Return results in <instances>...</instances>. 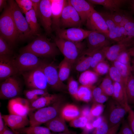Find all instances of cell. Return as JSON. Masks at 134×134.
Instances as JSON below:
<instances>
[{
    "instance_id": "obj_1",
    "label": "cell",
    "mask_w": 134,
    "mask_h": 134,
    "mask_svg": "<svg viewBox=\"0 0 134 134\" xmlns=\"http://www.w3.org/2000/svg\"><path fill=\"white\" fill-rule=\"evenodd\" d=\"M31 53L38 57L53 58L60 52L55 42L40 35L22 49V52Z\"/></svg>"
},
{
    "instance_id": "obj_2",
    "label": "cell",
    "mask_w": 134,
    "mask_h": 134,
    "mask_svg": "<svg viewBox=\"0 0 134 134\" xmlns=\"http://www.w3.org/2000/svg\"><path fill=\"white\" fill-rule=\"evenodd\" d=\"M63 102L62 98L50 105L30 112L28 116L30 126H40L60 115Z\"/></svg>"
},
{
    "instance_id": "obj_3",
    "label": "cell",
    "mask_w": 134,
    "mask_h": 134,
    "mask_svg": "<svg viewBox=\"0 0 134 134\" xmlns=\"http://www.w3.org/2000/svg\"><path fill=\"white\" fill-rule=\"evenodd\" d=\"M0 35L12 47L18 40V35L10 8L8 5L5 8L0 17Z\"/></svg>"
},
{
    "instance_id": "obj_4",
    "label": "cell",
    "mask_w": 134,
    "mask_h": 134,
    "mask_svg": "<svg viewBox=\"0 0 134 134\" xmlns=\"http://www.w3.org/2000/svg\"><path fill=\"white\" fill-rule=\"evenodd\" d=\"M54 42L64 56V58L69 61L72 65L85 50V43L82 41L73 42L57 37L54 39Z\"/></svg>"
},
{
    "instance_id": "obj_5",
    "label": "cell",
    "mask_w": 134,
    "mask_h": 134,
    "mask_svg": "<svg viewBox=\"0 0 134 134\" xmlns=\"http://www.w3.org/2000/svg\"><path fill=\"white\" fill-rule=\"evenodd\" d=\"M16 28L18 40H24L33 36L25 17L15 1H8Z\"/></svg>"
},
{
    "instance_id": "obj_6",
    "label": "cell",
    "mask_w": 134,
    "mask_h": 134,
    "mask_svg": "<svg viewBox=\"0 0 134 134\" xmlns=\"http://www.w3.org/2000/svg\"><path fill=\"white\" fill-rule=\"evenodd\" d=\"M129 106H124L113 99L108 101L103 116L110 128L122 123Z\"/></svg>"
},
{
    "instance_id": "obj_7",
    "label": "cell",
    "mask_w": 134,
    "mask_h": 134,
    "mask_svg": "<svg viewBox=\"0 0 134 134\" xmlns=\"http://www.w3.org/2000/svg\"><path fill=\"white\" fill-rule=\"evenodd\" d=\"M37 67L22 72L21 74L26 86L30 89L47 90L48 83L43 68V63Z\"/></svg>"
},
{
    "instance_id": "obj_8",
    "label": "cell",
    "mask_w": 134,
    "mask_h": 134,
    "mask_svg": "<svg viewBox=\"0 0 134 134\" xmlns=\"http://www.w3.org/2000/svg\"><path fill=\"white\" fill-rule=\"evenodd\" d=\"M42 65L43 71L48 85L55 91L67 92V86L61 81L59 78L57 69L58 67L53 62H49L44 60Z\"/></svg>"
},
{
    "instance_id": "obj_9",
    "label": "cell",
    "mask_w": 134,
    "mask_h": 134,
    "mask_svg": "<svg viewBox=\"0 0 134 134\" xmlns=\"http://www.w3.org/2000/svg\"><path fill=\"white\" fill-rule=\"evenodd\" d=\"M14 60L18 73L21 74L37 67L43 61L33 54L26 51L22 52Z\"/></svg>"
},
{
    "instance_id": "obj_10",
    "label": "cell",
    "mask_w": 134,
    "mask_h": 134,
    "mask_svg": "<svg viewBox=\"0 0 134 134\" xmlns=\"http://www.w3.org/2000/svg\"><path fill=\"white\" fill-rule=\"evenodd\" d=\"M15 76L7 78L0 84L1 99H11L17 97L20 94L22 90L21 84Z\"/></svg>"
},
{
    "instance_id": "obj_11",
    "label": "cell",
    "mask_w": 134,
    "mask_h": 134,
    "mask_svg": "<svg viewBox=\"0 0 134 134\" xmlns=\"http://www.w3.org/2000/svg\"><path fill=\"white\" fill-rule=\"evenodd\" d=\"M82 24L80 18L78 13L68 2L62 14L60 22V29L80 28Z\"/></svg>"
},
{
    "instance_id": "obj_12",
    "label": "cell",
    "mask_w": 134,
    "mask_h": 134,
    "mask_svg": "<svg viewBox=\"0 0 134 134\" xmlns=\"http://www.w3.org/2000/svg\"><path fill=\"white\" fill-rule=\"evenodd\" d=\"M92 31L80 28H71L60 29L55 32L57 37L73 42H79L86 39Z\"/></svg>"
},
{
    "instance_id": "obj_13",
    "label": "cell",
    "mask_w": 134,
    "mask_h": 134,
    "mask_svg": "<svg viewBox=\"0 0 134 134\" xmlns=\"http://www.w3.org/2000/svg\"><path fill=\"white\" fill-rule=\"evenodd\" d=\"M85 25L89 30L102 34L108 38L109 31L106 23L100 13L95 10L89 17Z\"/></svg>"
},
{
    "instance_id": "obj_14",
    "label": "cell",
    "mask_w": 134,
    "mask_h": 134,
    "mask_svg": "<svg viewBox=\"0 0 134 134\" xmlns=\"http://www.w3.org/2000/svg\"><path fill=\"white\" fill-rule=\"evenodd\" d=\"M88 51L93 52L110 46L111 40L104 34L92 31L86 38Z\"/></svg>"
},
{
    "instance_id": "obj_15",
    "label": "cell",
    "mask_w": 134,
    "mask_h": 134,
    "mask_svg": "<svg viewBox=\"0 0 134 134\" xmlns=\"http://www.w3.org/2000/svg\"><path fill=\"white\" fill-rule=\"evenodd\" d=\"M38 18L46 34L50 35L52 31L50 0H41Z\"/></svg>"
},
{
    "instance_id": "obj_16",
    "label": "cell",
    "mask_w": 134,
    "mask_h": 134,
    "mask_svg": "<svg viewBox=\"0 0 134 134\" xmlns=\"http://www.w3.org/2000/svg\"><path fill=\"white\" fill-rule=\"evenodd\" d=\"M30 104L26 99L17 97L9 100L7 108L10 114L27 117L30 112Z\"/></svg>"
},
{
    "instance_id": "obj_17",
    "label": "cell",
    "mask_w": 134,
    "mask_h": 134,
    "mask_svg": "<svg viewBox=\"0 0 134 134\" xmlns=\"http://www.w3.org/2000/svg\"><path fill=\"white\" fill-rule=\"evenodd\" d=\"M18 73L14 59L10 55H0V80L7 78Z\"/></svg>"
},
{
    "instance_id": "obj_18",
    "label": "cell",
    "mask_w": 134,
    "mask_h": 134,
    "mask_svg": "<svg viewBox=\"0 0 134 134\" xmlns=\"http://www.w3.org/2000/svg\"><path fill=\"white\" fill-rule=\"evenodd\" d=\"M68 3L77 12L82 24L85 23L89 17L95 10L91 4L87 0H69Z\"/></svg>"
},
{
    "instance_id": "obj_19",
    "label": "cell",
    "mask_w": 134,
    "mask_h": 134,
    "mask_svg": "<svg viewBox=\"0 0 134 134\" xmlns=\"http://www.w3.org/2000/svg\"><path fill=\"white\" fill-rule=\"evenodd\" d=\"M51 4L52 31L60 29V19L63 9L68 3L67 0H50Z\"/></svg>"
},
{
    "instance_id": "obj_20",
    "label": "cell",
    "mask_w": 134,
    "mask_h": 134,
    "mask_svg": "<svg viewBox=\"0 0 134 134\" xmlns=\"http://www.w3.org/2000/svg\"><path fill=\"white\" fill-rule=\"evenodd\" d=\"M5 125L12 130H16L26 127L30 124L27 117L10 114L2 115Z\"/></svg>"
},
{
    "instance_id": "obj_21",
    "label": "cell",
    "mask_w": 134,
    "mask_h": 134,
    "mask_svg": "<svg viewBox=\"0 0 134 134\" xmlns=\"http://www.w3.org/2000/svg\"><path fill=\"white\" fill-rule=\"evenodd\" d=\"M62 98L60 95L57 94H49L42 96L30 103V112L50 105Z\"/></svg>"
},
{
    "instance_id": "obj_22",
    "label": "cell",
    "mask_w": 134,
    "mask_h": 134,
    "mask_svg": "<svg viewBox=\"0 0 134 134\" xmlns=\"http://www.w3.org/2000/svg\"><path fill=\"white\" fill-rule=\"evenodd\" d=\"M132 46L123 43H118L117 44L105 47L102 49L105 58L111 61L116 60L119 54L127 51L128 48Z\"/></svg>"
},
{
    "instance_id": "obj_23",
    "label": "cell",
    "mask_w": 134,
    "mask_h": 134,
    "mask_svg": "<svg viewBox=\"0 0 134 134\" xmlns=\"http://www.w3.org/2000/svg\"><path fill=\"white\" fill-rule=\"evenodd\" d=\"M93 53L84 50L79 56L72 66L76 71L83 72L91 66Z\"/></svg>"
},
{
    "instance_id": "obj_24",
    "label": "cell",
    "mask_w": 134,
    "mask_h": 134,
    "mask_svg": "<svg viewBox=\"0 0 134 134\" xmlns=\"http://www.w3.org/2000/svg\"><path fill=\"white\" fill-rule=\"evenodd\" d=\"M91 4H98L103 6L109 10L110 13L118 11L123 5L128 0H88Z\"/></svg>"
},
{
    "instance_id": "obj_25",
    "label": "cell",
    "mask_w": 134,
    "mask_h": 134,
    "mask_svg": "<svg viewBox=\"0 0 134 134\" xmlns=\"http://www.w3.org/2000/svg\"><path fill=\"white\" fill-rule=\"evenodd\" d=\"M114 91L113 99L123 105L126 107L129 105L126 90V86L115 82H113Z\"/></svg>"
},
{
    "instance_id": "obj_26",
    "label": "cell",
    "mask_w": 134,
    "mask_h": 134,
    "mask_svg": "<svg viewBox=\"0 0 134 134\" xmlns=\"http://www.w3.org/2000/svg\"><path fill=\"white\" fill-rule=\"evenodd\" d=\"M65 120L60 115L44 124L46 127L54 132H70Z\"/></svg>"
},
{
    "instance_id": "obj_27",
    "label": "cell",
    "mask_w": 134,
    "mask_h": 134,
    "mask_svg": "<svg viewBox=\"0 0 134 134\" xmlns=\"http://www.w3.org/2000/svg\"><path fill=\"white\" fill-rule=\"evenodd\" d=\"M25 15L26 19L32 36L40 35V27L37 22V18L33 9L27 13Z\"/></svg>"
},
{
    "instance_id": "obj_28",
    "label": "cell",
    "mask_w": 134,
    "mask_h": 134,
    "mask_svg": "<svg viewBox=\"0 0 134 134\" xmlns=\"http://www.w3.org/2000/svg\"><path fill=\"white\" fill-rule=\"evenodd\" d=\"M80 112L76 105L68 104L64 105L62 108L60 115L65 120L71 121L80 115Z\"/></svg>"
},
{
    "instance_id": "obj_29",
    "label": "cell",
    "mask_w": 134,
    "mask_h": 134,
    "mask_svg": "<svg viewBox=\"0 0 134 134\" xmlns=\"http://www.w3.org/2000/svg\"><path fill=\"white\" fill-rule=\"evenodd\" d=\"M98 75L94 71L87 70L81 73L78 81L81 85L93 86L98 80Z\"/></svg>"
},
{
    "instance_id": "obj_30",
    "label": "cell",
    "mask_w": 134,
    "mask_h": 134,
    "mask_svg": "<svg viewBox=\"0 0 134 134\" xmlns=\"http://www.w3.org/2000/svg\"><path fill=\"white\" fill-rule=\"evenodd\" d=\"M72 66L69 61L64 58L60 63L58 67V72L59 78L61 81L63 82L69 78Z\"/></svg>"
},
{
    "instance_id": "obj_31",
    "label": "cell",
    "mask_w": 134,
    "mask_h": 134,
    "mask_svg": "<svg viewBox=\"0 0 134 134\" xmlns=\"http://www.w3.org/2000/svg\"><path fill=\"white\" fill-rule=\"evenodd\" d=\"M20 134H53L46 127L40 126L25 127L16 130Z\"/></svg>"
},
{
    "instance_id": "obj_32",
    "label": "cell",
    "mask_w": 134,
    "mask_h": 134,
    "mask_svg": "<svg viewBox=\"0 0 134 134\" xmlns=\"http://www.w3.org/2000/svg\"><path fill=\"white\" fill-rule=\"evenodd\" d=\"M94 87L81 85L79 86L77 93L78 100L86 102L92 99V91Z\"/></svg>"
},
{
    "instance_id": "obj_33",
    "label": "cell",
    "mask_w": 134,
    "mask_h": 134,
    "mask_svg": "<svg viewBox=\"0 0 134 134\" xmlns=\"http://www.w3.org/2000/svg\"><path fill=\"white\" fill-rule=\"evenodd\" d=\"M24 95L30 103L40 97L48 95L47 90L38 89H31L24 91Z\"/></svg>"
},
{
    "instance_id": "obj_34",
    "label": "cell",
    "mask_w": 134,
    "mask_h": 134,
    "mask_svg": "<svg viewBox=\"0 0 134 134\" xmlns=\"http://www.w3.org/2000/svg\"><path fill=\"white\" fill-rule=\"evenodd\" d=\"M125 88L128 103H134V76L132 73L127 79Z\"/></svg>"
},
{
    "instance_id": "obj_35",
    "label": "cell",
    "mask_w": 134,
    "mask_h": 134,
    "mask_svg": "<svg viewBox=\"0 0 134 134\" xmlns=\"http://www.w3.org/2000/svg\"><path fill=\"white\" fill-rule=\"evenodd\" d=\"M92 94L93 102L103 104L108 99V96L103 93L100 87H94L92 89Z\"/></svg>"
},
{
    "instance_id": "obj_36",
    "label": "cell",
    "mask_w": 134,
    "mask_h": 134,
    "mask_svg": "<svg viewBox=\"0 0 134 134\" xmlns=\"http://www.w3.org/2000/svg\"><path fill=\"white\" fill-rule=\"evenodd\" d=\"M113 66L118 70L126 82L128 78L132 73L131 66L122 64L116 61L114 62Z\"/></svg>"
},
{
    "instance_id": "obj_37",
    "label": "cell",
    "mask_w": 134,
    "mask_h": 134,
    "mask_svg": "<svg viewBox=\"0 0 134 134\" xmlns=\"http://www.w3.org/2000/svg\"><path fill=\"white\" fill-rule=\"evenodd\" d=\"M67 90L70 94L75 100H78L77 93L79 86L78 82L72 77L68 79Z\"/></svg>"
},
{
    "instance_id": "obj_38",
    "label": "cell",
    "mask_w": 134,
    "mask_h": 134,
    "mask_svg": "<svg viewBox=\"0 0 134 134\" xmlns=\"http://www.w3.org/2000/svg\"><path fill=\"white\" fill-rule=\"evenodd\" d=\"M108 72L109 76L113 82L119 83L126 86V81L114 66L110 67Z\"/></svg>"
},
{
    "instance_id": "obj_39",
    "label": "cell",
    "mask_w": 134,
    "mask_h": 134,
    "mask_svg": "<svg viewBox=\"0 0 134 134\" xmlns=\"http://www.w3.org/2000/svg\"><path fill=\"white\" fill-rule=\"evenodd\" d=\"M88 122L89 121L87 118L80 115L70 121L69 125L72 127L84 129Z\"/></svg>"
},
{
    "instance_id": "obj_40",
    "label": "cell",
    "mask_w": 134,
    "mask_h": 134,
    "mask_svg": "<svg viewBox=\"0 0 134 134\" xmlns=\"http://www.w3.org/2000/svg\"><path fill=\"white\" fill-rule=\"evenodd\" d=\"M12 47L0 35V55L10 56L13 53Z\"/></svg>"
},
{
    "instance_id": "obj_41",
    "label": "cell",
    "mask_w": 134,
    "mask_h": 134,
    "mask_svg": "<svg viewBox=\"0 0 134 134\" xmlns=\"http://www.w3.org/2000/svg\"><path fill=\"white\" fill-rule=\"evenodd\" d=\"M106 58L102 49L93 52L91 67L93 69Z\"/></svg>"
},
{
    "instance_id": "obj_42",
    "label": "cell",
    "mask_w": 134,
    "mask_h": 134,
    "mask_svg": "<svg viewBox=\"0 0 134 134\" xmlns=\"http://www.w3.org/2000/svg\"><path fill=\"white\" fill-rule=\"evenodd\" d=\"M110 68L108 63L104 60L98 63L93 69L98 75H102L108 72Z\"/></svg>"
},
{
    "instance_id": "obj_43",
    "label": "cell",
    "mask_w": 134,
    "mask_h": 134,
    "mask_svg": "<svg viewBox=\"0 0 134 134\" xmlns=\"http://www.w3.org/2000/svg\"><path fill=\"white\" fill-rule=\"evenodd\" d=\"M15 1L22 13L25 14L33 8L31 0H16Z\"/></svg>"
},
{
    "instance_id": "obj_44",
    "label": "cell",
    "mask_w": 134,
    "mask_h": 134,
    "mask_svg": "<svg viewBox=\"0 0 134 134\" xmlns=\"http://www.w3.org/2000/svg\"><path fill=\"white\" fill-rule=\"evenodd\" d=\"M104 109L103 104L94 102L90 109L91 116L93 118L100 116L103 112Z\"/></svg>"
},
{
    "instance_id": "obj_45",
    "label": "cell",
    "mask_w": 134,
    "mask_h": 134,
    "mask_svg": "<svg viewBox=\"0 0 134 134\" xmlns=\"http://www.w3.org/2000/svg\"><path fill=\"white\" fill-rule=\"evenodd\" d=\"M110 17L117 25L119 24L125 17L127 12L120 10L112 13L108 12Z\"/></svg>"
},
{
    "instance_id": "obj_46",
    "label": "cell",
    "mask_w": 134,
    "mask_h": 134,
    "mask_svg": "<svg viewBox=\"0 0 134 134\" xmlns=\"http://www.w3.org/2000/svg\"><path fill=\"white\" fill-rule=\"evenodd\" d=\"M104 117L101 124L95 128L92 134H106L107 132L110 128L107 121Z\"/></svg>"
},
{
    "instance_id": "obj_47",
    "label": "cell",
    "mask_w": 134,
    "mask_h": 134,
    "mask_svg": "<svg viewBox=\"0 0 134 134\" xmlns=\"http://www.w3.org/2000/svg\"><path fill=\"white\" fill-rule=\"evenodd\" d=\"M130 59L131 56L127 50L120 53L116 61L122 64L131 66Z\"/></svg>"
},
{
    "instance_id": "obj_48",
    "label": "cell",
    "mask_w": 134,
    "mask_h": 134,
    "mask_svg": "<svg viewBox=\"0 0 134 134\" xmlns=\"http://www.w3.org/2000/svg\"><path fill=\"white\" fill-rule=\"evenodd\" d=\"M127 117L128 123L134 134V110L130 106L129 108Z\"/></svg>"
},
{
    "instance_id": "obj_49",
    "label": "cell",
    "mask_w": 134,
    "mask_h": 134,
    "mask_svg": "<svg viewBox=\"0 0 134 134\" xmlns=\"http://www.w3.org/2000/svg\"><path fill=\"white\" fill-rule=\"evenodd\" d=\"M121 128L117 134H134L131 129L128 122L123 121Z\"/></svg>"
},
{
    "instance_id": "obj_50",
    "label": "cell",
    "mask_w": 134,
    "mask_h": 134,
    "mask_svg": "<svg viewBox=\"0 0 134 134\" xmlns=\"http://www.w3.org/2000/svg\"><path fill=\"white\" fill-rule=\"evenodd\" d=\"M90 107L88 106H85L83 107L80 112V115L87 118L90 122L93 120L94 118L91 115Z\"/></svg>"
},
{
    "instance_id": "obj_51",
    "label": "cell",
    "mask_w": 134,
    "mask_h": 134,
    "mask_svg": "<svg viewBox=\"0 0 134 134\" xmlns=\"http://www.w3.org/2000/svg\"><path fill=\"white\" fill-rule=\"evenodd\" d=\"M32 3V7L37 18H38L40 10V0H31Z\"/></svg>"
},
{
    "instance_id": "obj_52",
    "label": "cell",
    "mask_w": 134,
    "mask_h": 134,
    "mask_svg": "<svg viewBox=\"0 0 134 134\" xmlns=\"http://www.w3.org/2000/svg\"><path fill=\"white\" fill-rule=\"evenodd\" d=\"M112 81L109 76H107L103 79L100 87L103 90L113 84Z\"/></svg>"
},
{
    "instance_id": "obj_53",
    "label": "cell",
    "mask_w": 134,
    "mask_h": 134,
    "mask_svg": "<svg viewBox=\"0 0 134 134\" xmlns=\"http://www.w3.org/2000/svg\"><path fill=\"white\" fill-rule=\"evenodd\" d=\"M103 116H100L97 117L96 119L94 120L92 123L93 127L95 128L99 126L103 120Z\"/></svg>"
},
{
    "instance_id": "obj_54",
    "label": "cell",
    "mask_w": 134,
    "mask_h": 134,
    "mask_svg": "<svg viewBox=\"0 0 134 134\" xmlns=\"http://www.w3.org/2000/svg\"><path fill=\"white\" fill-rule=\"evenodd\" d=\"M121 123L110 128L106 134H117Z\"/></svg>"
},
{
    "instance_id": "obj_55",
    "label": "cell",
    "mask_w": 134,
    "mask_h": 134,
    "mask_svg": "<svg viewBox=\"0 0 134 134\" xmlns=\"http://www.w3.org/2000/svg\"><path fill=\"white\" fill-rule=\"evenodd\" d=\"M6 125L0 112V134H2L5 130Z\"/></svg>"
},
{
    "instance_id": "obj_56",
    "label": "cell",
    "mask_w": 134,
    "mask_h": 134,
    "mask_svg": "<svg viewBox=\"0 0 134 134\" xmlns=\"http://www.w3.org/2000/svg\"><path fill=\"white\" fill-rule=\"evenodd\" d=\"M127 51L131 57L132 56L133 57V64L131 67V68L132 71L134 73V47L129 48L128 49Z\"/></svg>"
},
{
    "instance_id": "obj_57",
    "label": "cell",
    "mask_w": 134,
    "mask_h": 134,
    "mask_svg": "<svg viewBox=\"0 0 134 134\" xmlns=\"http://www.w3.org/2000/svg\"><path fill=\"white\" fill-rule=\"evenodd\" d=\"M2 134H20L16 130H12L9 129L6 125L5 130Z\"/></svg>"
},
{
    "instance_id": "obj_58",
    "label": "cell",
    "mask_w": 134,
    "mask_h": 134,
    "mask_svg": "<svg viewBox=\"0 0 134 134\" xmlns=\"http://www.w3.org/2000/svg\"><path fill=\"white\" fill-rule=\"evenodd\" d=\"M94 128L92 125V123L90 122H88L83 129L89 133Z\"/></svg>"
},
{
    "instance_id": "obj_59",
    "label": "cell",
    "mask_w": 134,
    "mask_h": 134,
    "mask_svg": "<svg viewBox=\"0 0 134 134\" xmlns=\"http://www.w3.org/2000/svg\"><path fill=\"white\" fill-rule=\"evenodd\" d=\"M7 5L6 0H0V11H1L3 9L6 8Z\"/></svg>"
},
{
    "instance_id": "obj_60",
    "label": "cell",
    "mask_w": 134,
    "mask_h": 134,
    "mask_svg": "<svg viewBox=\"0 0 134 134\" xmlns=\"http://www.w3.org/2000/svg\"><path fill=\"white\" fill-rule=\"evenodd\" d=\"M130 8L132 12L134 15V0L131 1Z\"/></svg>"
},
{
    "instance_id": "obj_61",
    "label": "cell",
    "mask_w": 134,
    "mask_h": 134,
    "mask_svg": "<svg viewBox=\"0 0 134 134\" xmlns=\"http://www.w3.org/2000/svg\"><path fill=\"white\" fill-rule=\"evenodd\" d=\"M71 134L70 132H63L62 133H60L57 134Z\"/></svg>"
},
{
    "instance_id": "obj_62",
    "label": "cell",
    "mask_w": 134,
    "mask_h": 134,
    "mask_svg": "<svg viewBox=\"0 0 134 134\" xmlns=\"http://www.w3.org/2000/svg\"><path fill=\"white\" fill-rule=\"evenodd\" d=\"M88 133H89L88 132L84 130L80 134H87Z\"/></svg>"
},
{
    "instance_id": "obj_63",
    "label": "cell",
    "mask_w": 134,
    "mask_h": 134,
    "mask_svg": "<svg viewBox=\"0 0 134 134\" xmlns=\"http://www.w3.org/2000/svg\"><path fill=\"white\" fill-rule=\"evenodd\" d=\"M87 134H89V133H88Z\"/></svg>"
},
{
    "instance_id": "obj_64",
    "label": "cell",
    "mask_w": 134,
    "mask_h": 134,
    "mask_svg": "<svg viewBox=\"0 0 134 134\" xmlns=\"http://www.w3.org/2000/svg\"></svg>"
}]
</instances>
